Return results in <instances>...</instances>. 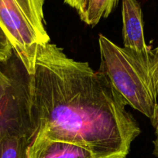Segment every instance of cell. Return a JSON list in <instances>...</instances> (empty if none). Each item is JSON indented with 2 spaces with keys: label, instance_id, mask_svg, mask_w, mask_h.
Returning <instances> with one entry per match:
<instances>
[{
  "label": "cell",
  "instance_id": "obj_4",
  "mask_svg": "<svg viewBox=\"0 0 158 158\" xmlns=\"http://www.w3.org/2000/svg\"><path fill=\"white\" fill-rule=\"evenodd\" d=\"M12 58V57H11ZM10 82L0 93V140L10 134L33 137L29 75L21 62L8 60ZM31 141V140H30Z\"/></svg>",
  "mask_w": 158,
  "mask_h": 158
},
{
  "label": "cell",
  "instance_id": "obj_2",
  "mask_svg": "<svg viewBox=\"0 0 158 158\" xmlns=\"http://www.w3.org/2000/svg\"><path fill=\"white\" fill-rule=\"evenodd\" d=\"M99 70L126 105L151 119L157 102L150 75V54L141 55L120 47L100 34Z\"/></svg>",
  "mask_w": 158,
  "mask_h": 158
},
{
  "label": "cell",
  "instance_id": "obj_9",
  "mask_svg": "<svg viewBox=\"0 0 158 158\" xmlns=\"http://www.w3.org/2000/svg\"><path fill=\"white\" fill-rule=\"evenodd\" d=\"M13 52L7 35L0 26V65L10 60Z\"/></svg>",
  "mask_w": 158,
  "mask_h": 158
},
{
  "label": "cell",
  "instance_id": "obj_12",
  "mask_svg": "<svg viewBox=\"0 0 158 158\" xmlns=\"http://www.w3.org/2000/svg\"><path fill=\"white\" fill-rule=\"evenodd\" d=\"M151 120L152 125H153V128L155 130V134H156V137H158V100L156 102V107L154 110V114H153V117L150 119Z\"/></svg>",
  "mask_w": 158,
  "mask_h": 158
},
{
  "label": "cell",
  "instance_id": "obj_5",
  "mask_svg": "<svg viewBox=\"0 0 158 158\" xmlns=\"http://www.w3.org/2000/svg\"><path fill=\"white\" fill-rule=\"evenodd\" d=\"M26 158H100L80 145L63 140H52L35 134L28 145Z\"/></svg>",
  "mask_w": 158,
  "mask_h": 158
},
{
  "label": "cell",
  "instance_id": "obj_10",
  "mask_svg": "<svg viewBox=\"0 0 158 158\" xmlns=\"http://www.w3.org/2000/svg\"><path fill=\"white\" fill-rule=\"evenodd\" d=\"M150 69L155 91L158 97V46L155 49H150Z\"/></svg>",
  "mask_w": 158,
  "mask_h": 158
},
{
  "label": "cell",
  "instance_id": "obj_14",
  "mask_svg": "<svg viewBox=\"0 0 158 158\" xmlns=\"http://www.w3.org/2000/svg\"></svg>",
  "mask_w": 158,
  "mask_h": 158
},
{
  "label": "cell",
  "instance_id": "obj_8",
  "mask_svg": "<svg viewBox=\"0 0 158 158\" xmlns=\"http://www.w3.org/2000/svg\"><path fill=\"white\" fill-rule=\"evenodd\" d=\"M30 137L27 135L10 134L0 140V158H26Z\"/></svg>",
  "mask_w": 158,
  "mask_h": 158
},
{
  "label": "cell",
  "instance_id": "obj_7",
  "mask_svg": "<svg viewBox=\"0 0 158 158\" xmlns=\"http://www.w3.org/2000/svg\"><path fill=\"white\" fill-rule=\"evenodd\" d=\"M64 2L77 12L81 21L94 26L112 13L119 0H64Z\"/></svg>",
  "mask_w": 158,
  "mask_h": 158
},
{
  "label": "cell",
  "instance_id": "obj_3",
  "mask_svg": "<svg viewBox=\"0 0 158 158\" xmlns=\"http://www.w3.org/2000/svg\"><path fill=\"white\" fill-rule=\"evenodd\" d=\"M45 0H0V26L29 76L35 69L39 46L50 39L45 29Z\"/></svg>",
  "mask_w": 158,
  "mask_h": 158
},
{
  "label": "cell",
  "instance_id": "obj_13",
  "mask_svg": "<svg viewBox=\"0 0 158 158\" xmlns=\"http://www.w3.org/2000/svg\"><path fill=\"white\" fill-rule=\"evenodd\" d=\"M153 155L158 158V137H156L153 142Z\"/></svg>",
  "mask_w": 158,
  "mask_h": 158
},
{
  "label": "cell",
  "instance_id": "obj_11",
  "mask_svg": "<svg viewBox=\"0 0 158 158\" xmlns=\"http://www.w3.org/2000/svg\"><path fill=\"white\" fill-rule=\"evenodd\" d=\"M10 82V77H9L8 71L5 68L4 69L0 68V93L6 88V86Z\"/></svg>",
  "mask_w": 158,
  "mask_h": 158
},
{
  "label": "cell",
  "instance_id": "obj_1",
  "mask_svg": "<svg viewBox=\"0 0 158 158\" xmlns=\"http://www.w3.org/2000/svg\"><path fill=\"white\" fill-rule=\"evenodd\" d=\"M29 89L33 137L75 143L100 158H125L140 134L106 77L57 45L39 46Z\"/></svg>",
  "mask_w": 158,
  "mask_h": 158
},
{
  "label": "cell",
  "instance_id": "obj_6",
  "mask_svg": "<svg viewBox=\"0 0 158 158\" xmlns=\"http://www.w3.org/2000/svg\"><path fill=\"white\" fill-rule=\"evenodd\" d=\"M122 17L124 47L141 55H149L150 49L144 38L143 12L139 2L122 0Z\"/></svg>",
  "mask_w": 158,
  "mask_h": 158
}]
</instances>
